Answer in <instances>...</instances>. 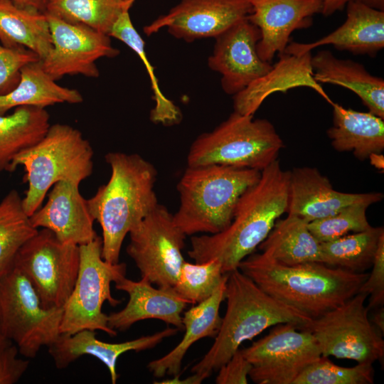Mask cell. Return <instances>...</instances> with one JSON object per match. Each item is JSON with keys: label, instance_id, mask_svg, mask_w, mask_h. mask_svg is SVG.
Returning a JSON list of instances; mask_svg holds the SVG:
<instances>
[{"label": "cell", "instance_id": "obj_1", "mask_svg": "<svg viewBox=\"0 0 384 384\" xmlns=\"http://www.w3.org/2000/svg\"><path fill=\"white\" fill-rule=\"evenodd\" d=\"M289 177L279 159L265 167L259 180L240 196L230 225L216 234L193 236L188 256L195 262L217 259L224 274L237 270L286 213Z\"/></svg>", "mask_w": 384, "mask_h": 384}, {"label": "cell", "instance_id": "obj_2", "mask_svg": "<svg viewBox=\"0 0 384 384\" xmlns=\"http://www.w3.org/2000/svg\"><path fill=\"white\" fill-rule=\"evenodd\" d=\"M238 269L267 294L311 319L358 293L368 276L321 262L284 265L262 252L245 257Z\"/></svg>", "mask_w": 384, "mask_h": 384}, {"label": "cell", "instance_id": "obj_3", "mask_svg": "<svg viewBox=\"0 0 384 384\" xmlns=\"http://www.w3.org/2000/svg\"><path fill=\"white\" fill-rule=\"evenodd\" d=\"M105 159L110 178L87 201L102 228V257L114 264L119 262L126 235L159 204L154 191L157 171L137 154L110 151Z\"/></svg>", "mask_w": 384, "mask_h": 384}, {"label": "cell", "instance_id": "obj_4", "mask_svg": "<svg viewBox=\"0 0 384 384\" xmlns=\"http://www.w3.org/2000/svg\"><path fill=\"white\" fill-rule=\"evenodd\" d=\"M227 308L215 341L191 372L206 378L218 370L245 341L252 340L271 326L292 323L298 327L311 318L260 288L238 269L228 273Z\"/></svg>", "mask_w": 384, "mask_h": 384}, {"label": "cell", "instance_id": "obj_5", "mask_svg": "<svg viewBox=\"0 0 384 384\" xmlns=\"http://www.w3.org/2000/svg\"><path fill=\"white\" fill-rule=\"evenodd\" d=\"M261 171L218 164L187 166L176 188L179 206L173 214L186 235H213L231 223L242 194L260 178Z\"/></svg>", "mask_w": 384, "mask_h": 384}, {"label": "cell", "instance_id": "obj_6", "mask_svg": "<svg viewBox=\"0 0 384 384\" xmlns=\"http://www.w3.org/2000/svg\"><path fill=\"white\" fill-rule=\"evenodd\" d=\"M93 150L76 128L56 123L34 145L14 159L11 171L22 165L28 184L23 206L28 216L40 208L48 190L58 181L79 185L93 171Z\"/></svg>", "mask_w": 384, "mask_h": 384}, {"label": "cell", "instance_id": "obj_7", "mask_svg": "<svg viewBox=\"0 0 384 384\" xmlns=\"http://www.w3.org/2000/svg\"><path fill=\"white\" fill-rule=\"evenodd\" d=\"M283 147L269 120L233 111L214 129L193 142L187 166L218 164L262 171L278 159Z\"/></svg>", "mask_w": 384, "mask_h": 384}, {"label": "cell", "instance_id": "obj_8", "mask_svg": "<svg viewBox=\"0 0 384 384\" xmlns=\"http://www.w3.org/2000/svg\"><path fill=\"white\" fill-rule=\"evenodd\" d=\"M102 240L98 235L91 242L79 246L80 265L74 288L63 306L60 333L100 330L110 336L117 331L110 328L107 315L102 312L105 302L115 306L121 299L111 293V284L126 276L124 262L110 263L102 257Z\"/></svg>", "mask_w": 384, "mask_h": 384}, {"label": "cell", "instance_id": "obj_9", "mask_svg": "<svg viewBox=\"0 0 384 384\" xmlns=\"http://www.w3.org/2000/svg\"><path fill=\"white\" fill-rule=\"evenodd\" d=\"M63 307L44 308L33 285L16 267L0 278V317L6 338L19 353L34 358L60 336Z\"/></svg>", "mask_w": 384, "mask_h": 384}, {"label": "cell", "instance_id": "obj_10", "mask_svg": "<svg viewBox=\"0 0 384 384\" xmlns=\"http://www.w3.org/2000/svg\"><path fill=\"white\" fill-rule=\"evenodd\" d=\"M368 295L357 293L341 305L298 327L315 338L321 356L373 363L384 358L383 334L368 318Z\"/></svg>", "mask_w": 384, "mask_h": 384}, {"label": "cell", "instance_id": "obj_11", "mask_svg": "<svg viewBox=\"0 0 384 384\" xmlns=\"http://www.w3.org/2000/svg\"><path fill=\"white\" fill-rule=\"evenodd\" d=\"M79 265V246L60 242L46 228L23 245L14 262L46 309L63 307L76 282Z\"/></svg>", "mask_w": 384, "mask_h": 384}, {"label": "cell", "instance_id": "obj_12", "mask_svg": "<svg viewBox=\"0 0 384 384\" xmlns=\"http://www.w3.org/2000/svg\"><path fill=\"white\" fill-rule=\"evenodd\" d=\"M129 234L126 251L142 278L159 287H173L185 262L182 250L186 238L173 214L159 203Z\"/></svg>", "mask_w": 384, "mask_h": 384}, {"label": "cell", "instance_id": "obj_13", "mask_svg": "<svg viewBox=\"0 0 384 384\" xmlns=\"http://www.w3.org/2000/svg\"><path fill=\"white\" fill-rule=\"evenodd\" d=\"M240 351L252 366L248 376L258 384H294L302 371L321 356L312 334L292 323L277 324L267 336Z\"/></svg>", "mask_w": 384, "mask_h": 384}, {"label": "cell", "instance_id": "obj_14", "mask_svg": "<svg viewBox=\"0 0 384 384\" xmlns=\"http://www.w3.org/2000/svg\"><path fill=\"white\" fill-rule=\"evenodd\" d=\"M52 48L41 60L43 69L55 80L69 75L87 78L100 75L96 61L114 58L119 50L111 43L110 36L79 23H70L47 14Z\"/></svg>", "mask_w": 384, "mask_h": 384}, {"label": "cell", "instance_id": "obj_15", "mask_svg": "<svg viewBox=\"0 0 384 384\" xmlns=\"http://www.w3.org/2000/svg\"><path fill=\"white\" fill-rule=\"evenodd\" d=\"M251 12L248 0H180L143 31L149 36L166 28L173 37L190 43L215 38Z\"/></svg>", "mask_w": 384, "mask_h": 384}, {"label": "cell", "instance_id": "obj_16", "mask_svg": "<svg viewBox=\"0 0 384 384\" xmlns=\"http://www.w3.org/2000/svg\"><path fill=\"white\" fill-rule=\"evenodd\" d=\"M260 37L258 28L245 18L215 38L208 66L220 74L221 87L227 95L240 92L272 69L271 63L257 53Z\"/></svg>", "mask_w": 384, "mask_h": 384}, {"label": "cell", "instance_id": "obj_17", "mask_svg": "<svg viewBox=\"0 0 384 384\" xmlns=\"http://www.w3.org/2000/svg\"><path fill=\"white\" fill-rule=\"evenodd\" d=\"M248 1L252 12L247 18L258 28L261 36L257 53L268 63L275 54L284 52L294 31L310 27L313 16L322 9L321 0Z\"/></svg>", "mask_w": 384, "mask_h": 384}, {"label": "cell", "instance_id": "obj_18", "mask_svg": "<svg viewBox=\"0 0 384 384\" xmlns=\"http://www.w3.org/2000/svg\"><path fill=\"white\" fill-rule=\"evenodd\" d=\"M289 172L286 213L308 223L333 215L351 204L362 201L374 204L383 198L380 192L353 193L334 190L329 178L316 168L297 167Z\"/></svg>", "mask_w": 384, "mask_h": 384}, {"label": "cell", "instance_id": "obj_19", "mask_svg": "<svg viewBox=\"0 0 384 384\" xmlns=\"http://www.w3.org/2000/svg\"><path fill=\"white\" fill-rule=\"evenodd\" d=\"M32 225L51 230L62 242L78 246L97 236L94 218L79 185L58 181L53 186L46 203L30 216Z\"/></svg>", "mask_w": 384, "mask_h": 384}, {"label": "cell", "instance_id": "obj_20", "mask_svg": "<svg viewBox=\"0 0 384 384\" xmlns=\"http://www.w3.org/2000/svg\"><path fill=\"white\" fill-rule=\"evenodd\" d=\"M114 287L125 292L129 300L122 310L107 315V324L112 329L124 331L145 319H159L178 330L183 329L181 314L189 303L174 287L155 288L144 278L133 281L126 277L114 282Z\"/></svg>", "mask_w": 384, "mask_h": 384}, {"label": "cell", "instance_id": "obj_21", "mask_svg": "<svg viewBox=\"0 0 384 384\" xmlns=\"http://www.w3.org/2000/svg\"><path fill=\"white\" fill-rule=\"evenodd\" d=\"M346 18L336 30L308 43L289 42L284 52L299 55L326 45L354 55L375 57L384 48V11L371 9L358 0L346 6Z\"/></svg>", "mask_w": 384, "mask_h": 384}, {"label": "cell", "instance_id": "obj_22", "mask_svg": "<svg viewBox=\"0 0 384 384\" xmlns=\"http://www.w3.org/2000/svg\"><path fill=\"white\" fill-rule=\"evenodd\" d=\"M178 330L176 327H168L133 340L108 343L97 339L95 331L84 329L73 334H60L48 346V353L58 369L67 368L82 356H93L107 366L111 382L115 384L119 377L116 366L121 355L131 351L139 352L153 348L164 338L176 335Z\"/></svg>", "mask_w": 384, "mask_h": 384}, {"label": "cell", "instance_id": "obj_23", "mask_svg": "<svg viewBox=\"0 0 384 384\" xmlns=\"http://www.w3.org/2000/svg\"><path fill=\"white\" fill-rule=\"evenodd\" d=\"M311 56L310 51L299 55L285 52L278 55L279 60L267 74L233 95V111L254 115L271 94L278 91L286 92L299 87L314 90L331 105L334 102L314 78Z\"/></svg>", "mask_w": 384, "mask_h": 384}, {"label": "cell", "instance_id": "obj_24", "mask_svg": "<svg viewBox=\"0 0 384 384\" xmlns=\"http://www.w3.org/2000/svg\"><path fill=\"white\" fill-rule=\"evenodd\" d=\"M311 65L318 83L339 85L354 92L368 112L384 119V80L370 74L363 65L336 57L328 50L311 56Z\"/></svg>", "mask_w": 384, "mask_h": 384}, {"label": "cell", "instance_id": "obj_25", "mask_svg": "<svg viewBox=\"0 0 384 384\" xmlns=\"http://www.w3.org/2000/svg\"><path fill=\"white\" fill-rule=\"evenodd\" d=\"M228 274L214 293L183 313L182 322L185 334L181 341L164 356L149 363L147 368L154 376L179 374L183 359L191 346L201 338L217 335L222 318L219 309L225 299Z\"/></svg>", "mask_w": 384, "mask_h": 384}, {"label": "cell", "instance_id": "obj_26", "mask_svg": "<svg viewBox=\"0 0 384 384\" xmlns=\"http://www.w3.org/2000/svg\"><path fill=\"white\" fill-rule=\"evenodd\" d=\"M333 125L327 135L333 148L350 151L361 161L384 149V119L368 112L346 109L333 102Z\"/></svg>", "mask_w": 384, "mask_h": 384}, {"label": "cell", "instance_id": "obj_27", "mask_svg": "<svg viewBox=\"0 0 384 384\" xmlns=\"http://www.w3.org/2000/svg\"><path fill=\"white\" fill-rule=\"evenodd\" d=\"M82 101L78 90L57 84L38 60L23 65L15 87L0 94V115L20 106L46 108L58 103L78 104Z\"/></svg>", "mask_w": 384, "mask_h": 384}, {"label": "cell", "instance_id": "obj_28", "mask_svg": "<svg viewBox=\"0 0 384 384\" xmlns=\"http://www.w3.org/2000/svg\"><path fill=\"white\" fill-rule=\"evenodd\" d=\"M258 247L262 253L284 265L323 263L321 242L310 232L308 223L291 214L276 221Z\"/></svg>", "mask_w": 384, "mask_h": 384}, {"label": "cell", "instance_id": "obj_29", "mask_svg": "<svg viewBox=\"0 0 384 384\" xmlns=\"http://www.w3.org/2000/svg\"><path fill=\"white\" fill-rule=\"evenodd\" d=\"M0 41L5 47L25 48L44 59L52 48L46 14L0 0Z\"/></svg>", "mask_w": 384, "mask_h": 384}, {"label": "cell", "instance_id": "obj_30", "mask_svg": "<svg viewBox=\"0 0 384 384\" xmlns=\"http://www.w3.org/2000/svg\"><path fill=\"white\" fill-rule=\"evenodd\" d=\"M50 126L45 108L20 106L11 114L0 115V172L11 171L16 156L36 144Z\"/></svg>", "mask_w": 384, "mask_h": 384}, {"label": "cell", "instance_id": "obj_31", "mask_svg": "<svg viewBox=\"0 0 384 384\" xmlns=\"http://www.w3.org/2000/svg\"><path fill=\"white\" fill-rule=\"evenodd\" d=\"M383 227L370 228L321 242L323 263L361 273L372 267Z\"/></svg>", "mask_w": 384, "mask_h": 384}, {"label": "cell", "instance_id": "obj_32", "mask_svg": "<svg viewBox=\"0 0 384 384\" xmlns=\"http://www.w3.org/2000/svg\"><path fill=\"white\" fill-rule=\"evenodd\" d=\"M37 232L18 192L10 191L0 202V278L13 268L18 250Z\"/></svg>", "mask_w": 384, "mask_h": 384}, {"label": "cell", "instance_id": "obj_33", "mask_svg": "<svg viewBox=\"0 0 384 384\" xmlns=\"http://www.w3.org/2000/svg\"><path fill=\"white\" fill-rule=\"evenodd\" d=\"M129 9L130 7L125 9L119 15L111 28L109 36L119 40L129 47L144 65L149 76L153 99L155 101V106L150 112L151 122L167 126L176 124L181 120V112L161 91L154 68L145 51V43L132 22Z\"/></svg>", "mask_w": 384, "mask_h": 384}, {"label": "cell", "instance_id": "obj_34", "mask_svg": "<svg viewBox=\"0 0 384 384\" xmlns=\"http://www.w3.org/2000/svg\"><path fill=\"white\" fill-rule=\"evenodd\" d=\"M132 0H48L46 14L70 23H79L109 35Z\"/></svg>", "mask_w": 384, "mask_h": 384}, {"label": "cell", "instance_id": "obj_35", "mask_svg": "<svg viewBox=\"0 0 384 384\" xmlns=\"http://www.w3.org/2000/svg\"><path fill=\"white\" fill-rule=\"evenodd\" d=\"M226 275L217 259L195 263L185 260L173 287L189 304H198L214 293Z\"/></svg>", "mask_w": 384, "mask_h": 384}, {"label": "cell", "instance_id": "obj_36", "mask_svg": "<svg viewBox=\"0 0 384 384\" xmlns=\"http://www.w3.org/2000/svg\"><path fill=\"white\" fill-rule=\"evenodd\" d=\"M373 363H361L353 367L334 364L329 357L319 359L307 366L296 378L294 384H373Z\"/></svg>", "mask_w": 384, "mask_h": 384}, {"label": "cell", "instance_id": "obj_37", "mask_svg": "<svg viewBox=\"0 0 384 384\" xmlns=\"http://www.w3.org/2000/svg\"><path fill=\"white\" fill-rule=\"evenodd\" d=\"M368 201L347 206L333 215L308 223L312 235L320 242L337 239L350 233L366 230L371 227L366 217Z\"/></svg>", "mask_w": 384, "mask_h": 384}, {"label": "cell", "instance_id": "obj_38", "mask_svg": "<svg viewBox=\"0 0 384 384\" xmlns=\"http://www.w3.org/2000/svg\"><path fill=\"white\" fill-rule=\"evenodd\" d=\"M38 60L36 53L25 48H11L0 45V89L18 82L21 68Z\"/></svg>", "mask_w": 384, "mask_h": 384}, {"label": "cell", "instance_id": "obj_39", "mask_svg": "<svg viewBox=\"0 0 384 384\" xmlns=\"http://www.w3.org/2000/svg\"><path fill=\"white\" fill-rule=\"evenodd\" d=\"M371 267V272L358 290V293L370 295L366 306L368 310L380 307L384 303V234L379 240Z\"/></svg>", "mask_w": 384, "mask_h": 384}, {"label": "cell", "instance_id": "obj_40", "mask_svg": "<svg viewBox=\"0 0 384 384\" xmlns=\"http://www.w3.org/2000/svg\"><path fill=\"white\" fill-rule=\"evenodd\" d=\"M18 353L13 343L0 350V384L16 383L26 371L29 361L18 358Z\"/></svg>", "mask_w": 384, "mask_h": 384}, {"label": "cell", "instance_id": "obj_41", "mask_svg": "<svg viewBox=\"0 0 384 384\" xmlns=\"http://www.w3.org/2000/svg\"><path fill=\"white\" fill-rule=\"evenodd\" d=\"M252 364L238 349L218 370L217 384H247Z\"/></svg>", "mask_w": 384, "mask_h": 384}, {"label": "cell", "instance_id": "obj_42", "mask_svg": "<svg viewBox=\"0 0 384 384\" xmlns=\"http://www.w3.org/2000/svg\"><path fill=\"white\" fill-rule=\"evenodd\" d=\"M322 9L321 14L324 16H329L336 11H342L346 4L354 0H321Z\"/></svg>", "mask_w": 384, "mask_h": 384}, {"label": "cell", "instance_id": "obj_43", "mask_svg": "<svg viewBox=\"0 0 384 384\" xmlns=\"http://www.w3.org/2000/svg\"><path fill=\"white\" fill-rule=\"evenodd\" d=\"M206 379V378L201 374L193 373V375L188 376L186 378L180 379L179 374L174 376L171 379H167L162 380L161 382H155L154 383L159 384H174V383H181V384H199Z\"/></svg>", "mask_w": 384, "mask_h": 384}, {"label": "cell", "instance_id": "obj_44", "mask_svg": "<svg viewBox=\"0 0 384 384\" xmlns=\"http://www.w3.org/2000/svg\"><path fill=\"white\" fill-rule=\"evenodd\" d=\"M15 4L46 12L48 0H10Z\"/></svg>", "mask_w": 384, "mask_h": 384}, {"label": "cell", "instance_id": "obj_45", "mask_svg": "<svg viewBox=\"0 0 384 384\" xmlns=\"http://www.w3.org/2000/svg\"><path fill=\"white\" fill-rule=\"evenodd\" d=\"M370 319L373 324L383 334L384 332V308L383 306L375 309Z\"/></svg>", "mask_w": 384, "mask_h": 384}, {"label": "cell", "instance_id": "obj_46", "mask_svg": "<svg viewBox=\"0 0 384 384\" xmlns=\"http://www.w3.org/2000/svg\"><path fill=\"white\" fill-rule=\"evenodd\" d=\"M364 5L378 10L384 11V0H358Z\"/></svg>", "mask_w": 384, "mask_h": 384}, {"label": "cell", "instance_id": "obj_47", "mask_svg": "<svg viewBox=\"0 0 384 384\" xmlns=\"http://www.w3.org/2000/svg\"><path fill=\"white\" fill-rule=\"evenodd\" d=\"M12 343L4 334L0 317V350Z\"/></svg>", "mask_w": 384, "mask_h": 384}, {"label": "cell", "instance_id": "obj_48", "mask_svg": "<svg viewBox=\"0 0 384 384\" xmlns=\"http://www.w3.org/2000/svg\"><path fill=\"white\" fill-rule=\"evenodd\" d=\"M133 2H134L136 0H132Z\"/></svg>", "mask_w": 384, "mask_h": 384}]
</instances>
